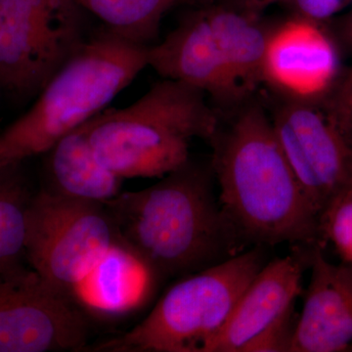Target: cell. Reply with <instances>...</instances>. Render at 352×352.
<instances>
[{
	"mask_svg": "<svg viewBox=\"0 0 352 352\" xmlns=\"http://www.w3.org/2000/svg\"><path fill=\"white\" fill-rule=\"evenodd\" d=\"M103 27L139 45L151 46L159 36L164 16L184 0H76Z\"/></svg>",
	"mask_w": 352,
	"mask_h": 352,
	"instance_id": "18",
	"label": "cell"
},
{
	"mask_svg": "<svg viewBox=\"0 0 352 352\" xmlns=\"http://www.w3.org/2000/svg\"><path fill=\"white\" fill-rule=\"evenodd\" d=\"M85 14L76 0H0V87L39 94L87 38Z\"/></svg>",
	"mask_w": 352,
	"mask_h": 352,
	"instance_id": "8",
	"label": "cell"
},
{
	"mask_svg": "<svg viewBox=\"0 0 352 352\" xmlns=\"http://www.w3.org/2000/svg\"><path fill=\"white\" fill-rule=\"evenodd\" d=\"M34 192L22 164L0 168V276L21 278L25 265L27 214Z\"/></svg>",
	"mask_w": 352,
	"mask_h": 352,
	"instance_id": "16",
	"label": "cell"
},
{
	"mask_svg": "<svg viewBox=\"0 0 352 352\" xmlns=\"http://www.w3.org/2000/svg\"><path fill=\"white\" fill-rule=\"evenodd\" d=\"M298 316L295 307L248 342L242 352H292Z\"/></svg>",
	"mask_w": 352,
	"mask_h": 352,
	"instance_id": "20",
	"label": "cell"
},
{
	"mask_svg": "<svg viewBox=\"0 0 352 352\" xmlns=\"http://www.w3.org/2000/svg\"><path fill=\"white\" fill-rule=\"evenodd\" d=\"M203 8L243 104L263 82L264 53L270 29L261 22L259 14L245 9Z\"/></svg>",
	"mask_w": 352,
	"mask_h": 352,
	"instance_id": "15",
	"label": "cell"
},
{
	"mask_svg": "<svg viewBox=\"0 0 352 352\" xmlns=\"http://www.w3.org/2000/svg\"><path fill=\"white\" fill-rule=\"evenodd\" d=\"M214 179L212 162L189 159L156 184L106 201L122 244L157 277L187 276L244 252Z\"/></svg>",
	"mask_w": 352,
	"mask_h": 352,
	"instance_id": "1",
	"label": "cell"
},
{
	"mask_svg": "<svg viewBox=\"0 0 352 352\" xmlns=\"http://www.w3.org/2000/svg\"><path fill=\"white\" fill-rule=\"evenodd\" d=\"M322 247L311 249V277L292 352L352 351V264L330 263Z\"/></svg>",
	"mask_w": 352,
	"mask_h": 352,
	"instance_id": "12",
	"label": "cell"
},
{
	"mask_svg": "<svg viewBox=\"0 0 352 352\" xmlns=\"http://www.w3.org/2000/svg\"><path fill=\"white\" fill-rule=\"evenodd\" d=\"M328 96L285 98L271 120L292 170L319 214L352 189V113L342 94Z\"/></svg>",
	"mask_w": 352,
	"mask_h": 352,
	"instance_id": "7",
	"label": "cell"
},
{
	"mask_svg": "<svg viewBox=\"0 0 352 352\" xmlns=\"http://www.w3.org/2000/svg\"><path fill=\"white\" fill-rule=\"evenodd\" d=\"M342 98L346 101L347 107L349 108L352 113V74L347 82L346 87L342 89Z\"/></svg>",
	"mask_w": 352,
	"mask_h": 352,
	"instance_id": "24",
	"label": "cell"
},
{
	"mask_svg": "<svg viewBox=\"0 0 352 352\" xmlns=\"http://www.w3.org/2000/svg\"><path fill=\"white\" fill-rule=\"evenodd\" d=\"M87 122L69 131L44 154L48 182L45 189L71 198L106 203L122 193L124 179L97 159Z\"/></svg>",
	"mask_w": 352,
	"mask_h": 352,
	"instance_id": "14",
	"label": "cell"
},
{
	"mask_svg": "<svg viewBox=\"0 0 352 352\" xmlns=\"http://www.w3.org/2000/svg\"><path fill=\"white\" fill-rule=\"evenodd\" d=\"M159 279L122 244L116 245L87 279L90 300L95 307L118 311L138 302Z\"/></svg>",
	"mask_w": 352,
	"mask_h": 352,
	"instance_id": "17",
	"label": "cell"
},
{
	"mask_svg": "<svg viewBox=\"0 0 352 352\" xmlns=\"http://www.w3.org/2000/svg\"><path fill=\"white\" fill-rule=\"evenodd\" d=\"M219 201L245 245L321 243L319 214L305 195L258 104H247L210 139Z\"/></svg>",
	"mask_w": 352,
	"mask_h": 352,
	"instance_id": "2",
	"label": "cell"
},
{
	"mask_svg": "<svg viewBox=\"0 0 352 352\" xmlns=\"http://www.w3.org/2000/svg\"><path fill=\"white\" fill-rule=\"evenodd\" d=\"M289 0H245L247 9L251 12L259 14L264 9L275 4H288Z\"/></svg>",
	"mask_w": 352,
	"mask_h": 352,
	"instance_id": "23",
	"label": "cell"
},
{
	"mask_svg": "<svg viewBox=\"0 0 352 352\" xmlns=\"http://www.w3.org/2000/svg\"><path fill=\"white\" fill-rule=\"evenodd\" d=\"M147 58L162 78L188 83L222 105L241 104L203 7L185 14L164 41L149 46Z\"/></svg>",
	"mask_w": 352,
	"mask_h": 352,
	"instance_id": "11",
	"label": "cell"
},
{
	"mask_svg": "<svg viewBox=\"0 0 352 352\" xmlns=\"http://www.w3.org/2000/svg\"><path fill=\"white\" fill-rule=\"evenodd\" d=\"M351 4L352 0H289L287 6L294 16L323 24Z\"/></svg>",
	"mask_w": 352,
	"mask_h": 352,
	"instance_id": "21",
	"label": "cell"
},
{
	"mask_svg": "<svg viewBox=\"0 0 352 352\" xmlns=\"http://www.w3.org/2000/svg\"><path fill=\"white\" fill-rule=\"evenodd\" d=\"M266 263L265 247L254 245L182 277L135 327L83 351L206 352Z\"/></svg>",
	"mask_w": 352,
	"mask_h": 352,
	"instance_id": "5",
	"label": "cell"
},
{
	"mask_svg": "<svg viewBox=\"0 0 352 352\" xmlns=\"http://www.w3.org/2000/svg\"><path fill=\"white\" fill-rule=\"evenodd\" d=\"M184 2L195 7L224 6L248 10L245 0H184Z\"/></svg>",
	"mask_w": 352,
	"mask_h": 352,
	"instance_id": "22",
	"label": "cell"
},
{
	"mask_svg": "<svg viewBox=\"0 0 352 352\" xmlns=\"http://www.w3.org/2000/svg\"><path fill=\"white\" fill-rule=\"evenodd\" d=\"M87 124L97 159L122 179L168 175L188 161L193 139L219 131L205 92L164 78L129 107L102 111Z\"/></svg>",
	"mask_w": 352,
	"mask_h": 352,
	"instance_id": "4",
	"label": "cell"
},
{
	"mask_svg": "<svg viewBox=\"0 0 352 352\" xmlns=\"http://www.w3.org/2000/svg\"><path fill=\"white\" fill-rule=\"evenodd\" d=\"M88 337L82 310L34 270L25 277L0 276V352L83 351Z\"/></svg>",
	"mask_w": 352,
	"mask_h": 352,
	"instance_id": "9",
	"label": "cell"
},
{
	"mask_svg": "<svg viewBox=\"0 0 352 352\" xmlns=\"http://www.w3.org/2000/svg\"><path fill=\"white\" fill-rule=\"evenodd\" d=\"M122 243L105 203L43 188L27 214L25 258L39 279L73 300L113 248Z\"/></svg>",
	"mask_w": 352,
	"mask_h": 352,
	"instance_id": "6",
	"label": "cell"
},
{
	"mask_svg": "<svg viewBox=\"0 0 352 352\" xmlns=\"http://www.w3.org/2000/svg\"><path fill=\"white\" fill-rule=\"evenodd\" d=\"M349 43V45H351V46H352V39H351V41H349V43Z\"/></svg>",
	"mask_w": 352,
	"mask_h": 352,
	"instance_id": "25",
	"label": "cell"
},
{
	"mask_svg": "<svg viewBox=\"0 0 352 352\" xmlns=\"http://www.w3.org/2000/svg\"><path fill=\"white\" fill-rule=\"evenodd\" d=\"M340 72L337 46L322 24L293 16L271 28L263 82L285 98L310 100L330 92Z\"/></svg>",
	"mask_w": 352,
	"mask_h": 352,
	"instance_id": "10",
	"label": "cell"
},
{
	"mask_svg": "<svg viewBox=\"0 0 352 352\" xmlns=\"http://www.w3.org/2000/svg\"><path fill=\"white\" fill-rule=\"evenodd\" d=\"M312 247L266 263L206 352H242L248 342L295 307L302 289L303 263L310 261Z\"/></svg>",
	"mask_w": 352,
	"mask_h": 352,
	"instance_id": "13",
	"label": "cell"
},
{
	"mask_svg": "<svg viewBox=\"0 0 352 352\" xmlns=\"http://www.w3.org/2000/svg\"><path fill=\"white\" fill-rule=\"evenodd\" d=\"M148 47L102 28L39 91L31 109L0 132V168L44 155L100 113L148 66Z\"/></svg>",
	"mask_w": 352,
	"mask_h": 352,
	"instance_id": "3",
	"label": "cell"
},
{
	"mask_svg": "<svg viewBox=\"0 0 352 352\" xmlns=\"http://www.w3.org/2000/svg\"><path fill=\"white\" fill-rule=\"evenodd\" d=\"M321 240L332 243L342 263L352 264V189L336 197L319 214Z\"/></svg>",
	"mask_w": 352,
	"mask_h": 352,
	"instance_id": "19",
	"label": "cell"
}]
</instances>
